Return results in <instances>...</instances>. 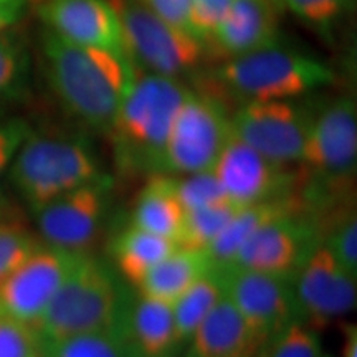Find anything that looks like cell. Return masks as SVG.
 Here are the masks:
<instances>
[{"label":"cell","mask_w":357,"mask_h":357,"mask_svg":"<svg viewBox=\"0 0 357 357\" xmlns=\"http://www.w3.org/2000/svg\"><path fill=\"white\" fill-rule=\"evenodd\" d=\"M283 0H234L205 52L222 60L242 56L280 45V15Z\"/></svg>","instance_id":"e0dca14e"},{"label":"cell","mask_w":357,"mask_h":357,"mask_svg":"<svg viewBox=\"0 0 357 357\" xmlns=\"http://www.w3.org/2000/svg\"><path fill=\"white\" fill-rule=\"evenodd\" d=\"M131 298L108 260L82 255L42 318L33 326L43 342L121 329Z\"/></svg>","instance_id":"3957f363"},{"label":"cell","mask_w":357,"mask_h":357,"mask_svg":"<svg viewBox=\"0 0 357 357\" xmlns=\"http://www.w3.org/2000/svg\"><path fill=\"white\" fill-rule=\"evenodd\" d=\"M255 357H263V352H261V354H258V356H255Z\"/></svg>","instance_id":"f35d334b"},{"label":"cell","mask_w":357,"mask_h":357,"mask_svg":"<svg viewBox=\"0 0 357 357\" xmlns=\"http://www.w3.org/2000/svg\"><path fill=\"white\" fill-rule=\"evenodd\" d=\"M43 357H137L123 329L78 334L43 342Z\"/></svg>","instance_id":"cb8c5ba5"},{"label":"cell","mask_w":357,"mask_h":357,"mask_svg":"<svg viewBox=\"0 0 357 357\" xmlns=\"http://www.w3.org/2000/svg\"><path fill=\"white\" fill-rule=\"evenodd\" d=\"M312 116L296 100L243 102L231 114V134L280 166H300Z\"/></svg>","instance_id":"9c48e42d"},{"label":"cell","mask_w":357,"mask_h":357,"mask_svg":"<svg viewBox=\"0 0 357 357\" xmlns=\"http://www.w3.org/2000/svg\"><path fill=\"white\" fill-rule=\"evenodd\" d=\"M240 208L243 207L229 199L220 204L208 205V207L185 211L184 227L177 240V247L205 252L213 240L225 230V227L234 220Z\"/></svg>","instance_id":"d4e9b609"},{"label":"cell","mask_w":357,"mask_h":357,"mask_svg":"<svg viewBox=\"0 0 357 357\" xmlns=\"http://www.w3.org/2000/svg\"><path fill=\"white\" fill-rule=\"evenodd\" d=\"M223 298V287L213 268L195 281L184 294L172 303L174 323L181 346H185L199 324Z\"/></svg>","instance_id":"603a6c76"},{"label":"cell","mask_w":357,"mask_h":357,"mask_svg":"<svg viewBox=\"0 0 357 357\" xmlns=\"http://www.w3.org/2000/svg\"><path fill=\"white\" fill-rule=\"evenodd\" d=\"M30 78V52L15 30L0 32V100L20 96Z\"/></svg>","instance_id":"484cf974"},{"label":"cell","mask_w":357,"mask_h":357,"mask_svg":"<svg viewBox=\"0 0 357 357\" xmlns=\"http://www.w3.org/2000/svg\"><path fill=\"white\" fill-rule=\"evenodd\" d=\"M176 248L177 245L172 240L149 234L129 223L111 240L109 263L124 281L136 288L147 271Z\"/></svg>","instance_id":"7402d4cb"},{"label":"cell","mask_w":357,"mask_h":357,"mask_svg":"<svg viewBox=\"0 0 357 357\" xmlns=\"http://www.w3.org/2000/svg\"><path fill=\"white\" fill-rule=\"evenodd\" d=\"M102 176L95 151L82 137L33 131L7 172L12 189L32 213Z\"/></svg>","instance_id":"277c9868"},{"label":"cell","mask_w":357,"mask_h":357,"mask_svg":"<svg viewBox=\"0 0 357 357\" xmlns=\"http://www.w3.org/2000/svg\"><path fill=\"white\" fill-rule=\"evenodd\" d=\"M185 346V357H255L266 347L225 294Z\"/></svg>","instance_id":"ac0fdd59"},{"label":"cell","mask_w":357,"mask_h":357,"mask_svg":"<svg viewBox=\"0 0 357 357\" xmlns=\"http://www.w3.org/2000/svg\"><path fill=\"white\" fill-rule=\"evenodd\" d=\"M300 187L318 194L354 190L357 105L342 96L314 113L301 155Z\"/></svg>","instance_id":"8992f818"},{"label":"cell","mask_w":357,"mask_h":357,"mask_svg":"<svg viewBox=\"0 0 357 357\" xmlns=\"http://www.w3.org/2000/svg\"><path fill=\"white\" fill-rule=\"evenodd\" d=\"M141 2L151 12H154L162 20H166L167 24L189 32L190 0H141Z\"/></svg>","instance_id":"836d02e7"},{"label":"cell","mask_w":357,"mask_h":357,"mask_svg":"<svg viewBox=\"0 0 357 357\" xmlns=\"http://www.w3.org/2000/svg\"><path fill=\"white\" fill-rule=\"evenodd\" d=\"M0 357H43V339L32 324L0 312Z\"/></svg>","instance_id":"f546056e"},{"label":"cell","mask_w":357,"mask_h":357,"mask_svg":"<svg viewBox=\"0 0 357 357\" xmlns=\"http://www.w3.org/2000/svg\"><path fill=\"white\" fill-rule=\"evenodd\" d=\"M263 357H329L319 334L305 321H296L276 336L263 351Z\"/></svg>","instance_id":"83f0119b"},{"label":"cell","mask_w":357,"mask_h":357,"mask_svg":"<svg viewBox=\"0 0 357 357\" xmlns=\"http://www.w3.org/2000/svg\"><path fill=\"white\" fill-rule=\"evenodd\" d=\"M212 172L229 199L240 207L288 197L298 190L301 182V174L266 159L234 134Z\"/></svg>","instance_id":"5bb4252c"},{"label":"cell","mask_w":357,"mask_h":357,"mask_svg":"<svg viewBox=\"0 0 357 357\" xmlns=\"http://www.w3.org/2000/svg\"><path fill=\"white\" fill-rule=\"evenodd\" d=\"M291 283L303 321L314 329L349 314L357 305V276L321 240L307 253Z\"/></svg>","instance_id":"7c38bea8"},{"label":"cell","mask_w":357,"mask_h":357,"mask_svg":"<svg viewBox=\"0 0 357 357\" xmlns=\"http://www.w3.org/2000/svg\"><path fill=\"white\" fill-rule=\"evenodd\" d=\"M172 184L185 211H195L229 200V195L225 194L212 171L189 174V176H172Z\"/></svg>","instance_id":"f1b7e54d"},{"label":"cell","mask_w":357,"mask_h":357,"mask_svg":"<svg viewBox=\"0 0 357 357\" xmlns=\"http://www.w3.org/2000/svg\"><path fill=\"white\" fill-rule=\"evenodd\" d=\"M318 242V234L305 213H284L253 231L227 266L293 280Z\"/></svg>","instance_id":"4fadbf2b"},{"label":"cell","mask_w":357,"mask_h":357,"mask_svg":"<svg viewBox=\"0 0 357 357\" xmlns=\"http://www.w3.org/2000/svg\"><path fill=\"white\" fill-rule=\"evenodd\" d=\"M185 220V208L178 200L169 174H153L137 194L131 213V225L164 236L177 245Z\"/></svg>","instance_id":"ffe728a7"},{"label":"cell","mask_w":357,"mask_h":357,"mask_svg":"<svg viewBox=\"0 0 357 357\" xmlns=\"http://www.w3.org/2000/svg\"><path fill=\"white\" fill-rule=\"evenodd\" d=\"M43 242L12 218L0 222V284Z\"/></svg>","instance_id":"4316f807"},{"label":"cell","mask_w":357,"mask_h":357,"mask_svg":"<svg viewBox=\"0 0 357 357\" xmlns=\"http://www.w3.org/2000/svg\"><path fill=\"white\" fill-rule=\"evenodd\" d=\"M113 200L108 174L53 200L33 215L40 240L50 247L86 255L96 243Z\"/></svg>","instance_id":"30bf717a"},{"label":"cell","mask_w":357,"mask_h":357,"mask_svg":"<svg viewBox=\"0 0 357 357\" xmlns=\"http://www.w3.org/2000/svg\"><path fill=\"white\" fill-rule=\"evenodd\" d=\"M6 218H8V217L6 215V212H3V205H0V222L6 220Z\"/></svg>","instance_id":"74e56055"},{"label":"cell","mask_w":357,"mask_h":357,"mask_svg":"<svg viewBox=\"0 0 357 357\" xmlns=\"http://www.w3.org/2000/svg\"><path fill=\"white\" fill-rule=\"evenodd\" d=\"M40 53L45 77L61 106L84 126L108 134L137 75L131 61L65 42L47 29L40 35Z\"/></svg>","instance_id":"6da1fadb"},{"label":"cell","mask_w":357,"mask_h":357,"mask_svg":"<svg viewBox=\"0 0 357 357\" xmlns=\"http://www.w3.org/2000/svg\"><path fill=\"white\" fill-rule=\"evenodd\" d=\"M30 132H32V128L25 119H0V187H2L3 178L7 177L8 169L19 153L20 146L24 144ZM0 205H3L2 190H0Z\"/></svg>","instance_id":"d6a6232c"},{"label":"cell","mask_w":357,"mask_h":357,"mask_svg":"<svg viewBox=\"0 0 357 357\" xmlns=\"http://www.w3.org/2000/svg\"><path fill=\"white\" fill-rule=\"evenodd\" d=\"M212 268L213 263L205 252L177 247L147 271L136 289L144 296L172 305Z\"/></svg>","instance_id":"44dd1931"},{"label":"cell","mask_w":357,"mask_h":357,"mask_svg":"<svg viewBox=\"0 0 357 357\" xmlns=\"http://www.w3.org/2000/svg\"><path fill=\"white\" fill-rule=\"evenodd\" d=\"M341 357H357V328L346 323L342 326V349Z\"/></svg>","instance_id":"d590c367"},{"label":"cell","mask_w":357,"mask_h":357,"mask_svg":"<svg viewBox=\"0 0 357 357\" xmlns=\"http://www.w3.org/2000/svg\"><path fill=\"white\" fill-rule=\"evenodd\" d=\"M37 12L43 29L65 42L128 58L121 25L108 0H45Z\"/></svg>","instance_id":"2e32d148"},{"label":"cell","mask_w":357,"mask_h":357,"mask_svg":"<svg viewBox=\"0 0 357 357\" xmlns=\"http://www.w3.org/2000/svg\"><path fill=\"white\" fill-rule=\"evenodd\" d=\"M29 8L26 0H0V32H6L19 22Z\"/></svg>","instance_id":"e575fe53"},{"label":"cell","mask_w":357,"mask_h":357,"mask_svg":"<svg viewBox=\"0 0 357 357\" xmlns=\"http://www.w3.org/2000/svg\"><path fill=\"white\" fill-rule=\"evenodd\" d=\"M82 255L42 243L0 284V312L37 324Z\"/></svg>","instance_id":"9a60e30c"},{"label":"cell","mask_w":357,"mask_h":357,"mask_svg":"<svg viewBox=\"0 0 357 357\" xmlns=\"http://www.w3.org/2000/svg\"><path fill=\"white\" fill-rule=\"evenodd\" d=\"M231 136V114L211 93L189 91L174 119L162 154V174L211 172Z\"/></svg>","instance_id":"ba28073f"},{"label":"cell","mask_w":357,"mask_h":357,"mask_svg":"<svg viewBox=\"0 0 357 357\" xmlns=\"http://www.w3.org/2000/svg\"><path fill=\"white\" fill-rule=\"evenodd\" d=\"M213 78L230 95L250 102L296 100L333 84L336 75L318 58L275 45L223 60Z\"/></svg>","instance_id":"5b68a950"},{"label":"cell","mask_w":357,"mask_h":357,"mask_svg":"<svg viewBox=\"0 0 357 357\" xmlns=\"http://www.w3.org/2000/svg\"><path fill=\"white\" fill-rule=\"evenodd\" d=\"M121 329L137 357H174L182 347L172 305L144 294L131 298Z\"/></svg>","instance_id":"d6986e66"},{"label":"cell","mask_w":357,"mask_h":357,"mask_svg":"<svg viewBox=\"0 0 357 357\" xmlns=\"http://www.w3.org/2000/svg\"><path fill=\"white\" fill-rule=\"evenodd\" d=\"M351 2L352 0H283V6L307 25L324 32L344 15Z\"/></svg>","instance_id":"4dcf8cb0"},{"label":"cell","mask_w":357,"mask_h":357,"mask_svg":"<svg viewBox=\"0 0 357 357\" xmlns=\"http://www.w3.org/2000/svg\"><path fill=\"white\" fill-rule=\"evenodd\" d=\"M45 2V0H26V3H29V7H35L38 8L42 3Z\"/></svg>","instance_id":"8d00e7d4"},{"label":"cell","mask_w":357,"mask_h":357,"mask_svg":"<svg viewBox=\"0 0 357 357\" xmlns=\"http://www.w3.org/2000/svg\"><path fill=\"white\" fill-rule=\"evenodd\" d=\"M231 3L234 0H190L189 32L204 47L227 17Z\"/></svg>","instance_id":"1f68e13d"},{"label":"cell","mask_w":357,"mask_h":357,"mask_svg":"<svg viewBox=\"0 0 357 357\" xmlns=\"http://www.w3.org/2000/svg\"><path fill=\"white\" fill-rule=\"evenodd\" d=\"M189 91L181 79L137 71L108 132L123 172L162 174L164 147Z\"/></svg>","instance_id":"7a4b0ae2"},{"label":"cell","mask_w":357,"mask_h":357,"mask_svg":"<svg viewBox=\"0 0 357 357\" xmlns=\"http://www.w3.org/2000/svg\"><path fill=\"white\" fill-rule=\"evenodd\" d=\"M213 271L222 281L223 294L242 312L265 346L293 323L303 321L291 280L231 266H213Z\"/></svg>","instance_id":"8fae6325"},{"label":"cell","mask_w":357,"mask_h":357,"mask_svg":"<svg viewBox=\"0 0 357 357\" xmlns=\"http://www.w3.org/2000/svg\"><path fill=\"white\" fill-rule=\"evenodd\" d=\"M121 25L124 48L142 73L181 79L207 55L202 42L151 12L141 0H108Z\"/></svg>","instance_id":"52a82bcc"}]
</instances>
